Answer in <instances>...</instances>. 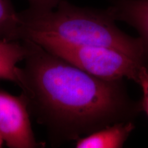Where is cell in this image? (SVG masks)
I'll use <instances>...</instances> for the list:
<instances>
[{
	"label": "cell",
	"mask_w": 148,
	"mask_h": 148,
	"mask_svg": "<svg viewBox=\"0 0 148 148\" xmlns=\"http://www.w3.org/2000/svg\"><path fill=\"white\" fill-rule=\"evenodd\" d=\"M21 88L49 127L77 140L140 110L130 100L121 80L93 76L28 40Z\"/></svg>",
	"instance_id": "6da1fadb"
},
{
	"label": "cell",
	"mask_w": 148,
	"mask_h": 148,
	"mask_svg": "<svg viewBox=\"0 0 148 148\" xmlns=\"http://www.w3.org/2000/svg\"><path fill=\"white\" fill-rule=\"evenodd\" d=\"M19 16L23 40L46 38L73 45L113 48L145 63L140 38L120 30L108 9L81 8L62 0L52 10L29 8Z\"/></svg>",
	"instance_id": "7a4b0ae2"
},
{
	"label": "cell",
	"mask_w": 148,
	"mask_h": 148,
	"mask_svg": "<svg viewBox=\"0 0 148 148\" xmlns=\"http://www.w3.org/2000/svg\"><path fill=\"white\" fill-rule=\"evenodd\" d=\"M30 41L103 80H122L125 77L137 83L140 71L145 66L141 61L113 48L73 45L46 38Z\"/></svg>",
	"instance_id": "3957f363"
},
{
	"label": "cell",
	"mask_w": 148,
	"mask_h": 148,
	"mask_svg": "<svg viewBox=\"0 0 148 148\" xmlns=\"http://www.w3.org/2000/svg\"><path fill=\"white\" fill-rule=\"evenodd\" d=\"M0 137L9 147H37L25 97L0 90Z\"/></svg>",
	"instance_id": "277c9868"
},
{
	"label": "cell",
	"mask_w": 148,
	"mask_h": 148,
	"mask_svg": "<svg viewBox=\"0 0 148 148\" xmlns=\"http://www.w3.org/2000/svg\"><path fill=\"white\" fill-rule=\"evenodd\" d=\"M115 21L125 22L140 35L145 62H148V0H115L108 8Z\"/></svg>",
	"instance_id": "5b68a950"
},
{
	"label": "cell",
	"mask_w": 148,
	"mask_h": 148,
	"mask_svg": "<svg viewBox=\"0 0 148 148\" xmlns=\"http://www.w3.org/2000/svg\"><path fill=\"white\" fill-rule=\"evenodd\" d=\"M134 129L130 121L114 123L79 138L77 148H120Z\"/></svg>",
	"instance_id": "8992f818"
},
{
	"label": "cell",
	"mask_w": 148,
	"mask_h": 148,
	"mask_svg": "<svg viewBox=\"0 0 148 148\" xmlns=\"http://www.w3.org/2000/svg\"><path fill=\"white\" fill-rule=\"evenodd\" d=\"M27 46L15 40L0 39V79L8 80L21 86L23 81V69L18 63L26 58Z\"/></svg>",
	"instance_id": "52a82bcc"
},
{
	"label": "cell",
	"mask_w": 148,
	"mask_h": 148,
	"mask_svg": "<svg viewBox=\"0 0 148 148\" xmlns=\"http://www.w3.org/2000/svg\"><path fill=\"white\" fill-rule=\"evenodd\" d=\"M0 39H22L19 13H16L10 0H0Z\"/></svg>",
	"instance_id": "ba28073f"
},
{
	"label": "cell",
	"mask_w": 148,
	"mask_h": 148,
	"mask_svg": "<svg viewBox=\"0 0 148 148\" xmlns=\"http://www.w3.org/2000/svg\"><path fill=\"white\" fill-rule=\"evenodd\" d=\"M137 83L142 89V99L140 104V110H143L148 116V69L143 66L138 75Z\"/></svg>",
	"instance_id": "9c48e42d"
},
{
	"label": "cell",
	"mask_w": 148,
	"mask_h": 148,
	"mask_svg": "<svg viewBox=\"0 0 148 148\" xmlns=\"http://www.w3.org/2000/svg\"><path fill=\"white\" fill-rule=\"evenodd\" d=\"M62 0H28L30 8L37 10H49L55 8Z\"/></svg>",
	"instance_id": "30bf717a"
},
{
	"label": "cell",
	"mask_w": 148,
	"mask_h": 148,
	"mask_svg": "<svg viewBox=\"0 0 148 148\" xmlns=\"http://www.w3.org/2000/svg\"><path fill=\"white\" fill-rule=\"evenodd\" d=\"M2 143H3V140L1 139V137H0V147H1V145H2Z\"/></svg>",
	"instance_id": "8fae6325"
}]
</instances>
